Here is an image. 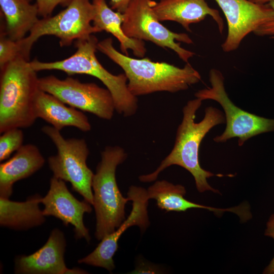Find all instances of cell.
<instances>
[{"label": "cell", "mask_w": 274, "mask_h": 274, "mask_svg": "<svg viewBox=\"0 0 274 274\" xmlns=\"http://www.w3.org/2000/svg\"><path fill=\"white\" fill-rule=\"evenodd\" d=\"M202 100L196 98L189 100L183 108V119L178 127L174 146L170 153L161 161L153 173L143 175L139 180L144 183L155 181L159 174L167 167L180 166L193 176L196 188L199 192L211 191L219 193L212 188L207 179L215 175L203 169L199 164V149L200 143L206 135L214 126L225 123L224 114L219 109L208 107L204 110V116L199 122H195L196 111Z\"/></svg>", "instance_id": "cell-1"}, {"label": "cell", "mask_w": 274, "mask_h": 274, "mask_svg": "<svg viewBox=\"0 0 274 274\" xmlns=\"http://www.w3.org/2000/svg\"><path fill=\"white\" fill-rule=\"evenodd\" d=\"M97 48L124 71L128 89L136 97L160 91L185 90L201 79L189 62L179 67L164 62L152 61L148 58L136 59L126 55L114 48L111 38L98 42Z\"/></svg>", "instance_id": "cell-2"}, {"label": "cell", "mask_w": 274, "mask_h": 274, "mask_svg": "<svg viewBox=\"0 0 274 274\" xmlns=\"http://www.w3.org/2000/svg\"><path fill=\"white\" fill-rule=\"evenodd\" d=\"M30 61L19 56L0 68V133L27 128L37 119L34 101L40 90Z\"/></svg>", "instance_id": "cell-3"}, {"label": "cell", "mask_w": 274, "mask_h": 274, "mask_svg": "<svg viewBox=\"0 0 274 274\" xmlns=\"http://www.w3.org/2000/svg\"><path fill=\"white\" fill-rule=\"evenodd\" d=\"M98 42L96 37L92 35L88 39L76 41V51L66 58L51 62L35 59L29 63L37 72L54 70L68 75L85 74L97 78L111 92L117 113L124 117L131 116L138 109L137 97L129 91L127 78L124 73L113 75L99 62L95 54Z\"/></svg>", "instance_id": "cell-4"}, {"label": "cell", "mask_w": 274, "mask_h": 274, "mask_svg": "<svg viewBox=\"0 0 274 274\" xmlns=\"http://www.w3.org/2000/svg\"><path fill=\"white\" fill-rule=\"evenodd\" d=\"M101 156L92 184L96 217L95 236L100 241L125 219V205L130 201L128 197L121 194L116 179L117 167L127 158L124 150L118 146H108Z\"/></svg>", "instance_id": "cell-5"}, {"label": "cell", "mask_w": 274, "mask_h": 274, "mask_svg": "<svg viewBox=\"0 0 274 274\" xmlns=\"http://www.w3.org/2000/svg\"><path fill=\"white\" fill-rule=\"evenodd\" d=\"M94 14V7L89 0H72L55 15L39 19L28 35L18 41L22 56L30 61L32 46L44 36H54L59 39L61 47H67L75 41L101 32L91 24Z\"/></svg>", "instance_id": "cell-6"}, {"label": "cell", "mask_w": 274, "mask_h": 274, "mask_svg": "<svg viewBox=\"0 0 274 274\" xmlns=\"http://www.w3.org/2000/svg\"><path fill=\"white\" fill-rule=\"evenodd\" d=\"M42 130L54 143L57 154L48 159L53 176L69 182L73 189L93 204L92 180L94 174L86 160L89 150L84 139H65L60 130L52 126H45Z\"/></svg>", "instance_id": "cell-7"}, {"label": "cell", "mask_w": 274, "mask_h": 274, "mask_svg": "<svg viewBox=\"0 0 274 274\" xmlns=\"http://www.w3.org/2000/svg\"><path fill=\"white\" fill-rule=\"evenodd\" d=\"M209 81L211 86L197 91L195 96L202 101H216L224 110L226 127L222 134L213 139L214 142L224 143L237 138L238 145L242 146L254 136L274 131V119L266 118L245 111L232 102L225 90L224 77L219 70H210Z\"/></svg>", "instance_id": "cell-8"}, {"label": "cell", "mask_w": 274, "mask_h": 274, "mask_svg": "<svg viewBox=\"0 0 274 274\" xmlns=\"http://www.w3.org/2000/svg\"><path fill=\"white\" fill-rule=\"evenodd\" d=\"M153 0H132L123 13L122 29L129 38L149 41L155 45L173 50L186 63L195 53L182 48L180 43L193 44L190 37L185 33L172 31L157 19L153 7Z\"/></svg>", "instance_id": "cell-9"}, {"label": "cell", "mask_w": 274, "mask_h": 274, "mask_svg": "<svg viewBox=\"0 0 274 274\" xmlns=\"http://www.w3.org/2000/svg\"><path fill=\"white\" fill-rule=\"evenodd\" d=\"M40 90L56 97L69 106L110 120L115 106L107 88L94 83H83L71 77L60 79L50 75L39 78Z\"/></svg>", "instance_id": "cell-10"}, {"label": "cell", "mask_w": 274, "mask_h": 274, "mask_svg": "<svg viewBox=\"0 0 274 274\" xmlns=\"http://www.w3.org/2000/svg\"><path fill=\"white\" fill-rule=\"evenodd\" d=\"M227 21V35L221 45L223 51L236 50L242 41L264 23L274 20V11L268 4L249 0H214Z\"/></svg>", "instance_id": "cell-11"}, {"label": "cell", "mask_w": 274, "mask_h": 274, "mask_svg": "<svg viewBox=\"0 0 274 274\" xmlns=\"http://www.w3.org/2000/svg\"><path fill=\"white\" fill-rule=\"evenodd\" d=\"M127 197L132 201V208L127 219L114 231L105 236L91 253L79 259V263L102 267L112 272L115 268L113 256L118 248V240L123 232L134 225L139 226L142 231L149 226L147 207L149 199L147 190L131 186L128 191Z\"/></svg>", "instance_id": "cell-12"}, {"label": "cell", "mask_w": 274, "mask_h": 274, "mask_svg": "<svg viewBox=\"0 0 274 274\" xmlns=\"http://www.w3.org/2000/svg\"><path fill=\"white\" fill-rule=\"evenodd\" d=\"M44 205L45 216H53L60 219L64 225L74 226L76 239L84 238L90 241L89 230L83 222L84 215L92 211L91 204L84 199L79 201L67 189L65 181L54 176L50 181V188L47 194L41 198Z\"/></svg>", "instance_id": "cell-13"}, {"label": "cell", "mask_w": 274, "mask_h": 274, "mask_svg": "<svg viewBox=\"0 0 274 274\" xmlns=\"http://www.w3.org/2000/svg\"><path fill=\"white\" fill-rule=\"evenodd\" d=\"M66 241L62 231L55 228L45 245L29 255L17 256L15 272L23 274L87 273L80 268H68L64 262Z\"/></svg>", "instance_id": "cell-14"}, {"label": "cell", "mask_w": 274, "mask_h": 274, "mask_svg": "<svg viewBox=\"0 0 274 274\" xmlns=\"http://www.w3.org/2000/svg\"><path fill=\"white\" fill-rule=\"evenodd\" d=\"M153 9L159 21L178 22L188 31H191V24L199 23L208 16L216 23L221 34L224 30L219 12L210 7L206 0H160Z\"/></svg>", "instance_id": "cell-15"}, {"label": "cell", "mask_w": 274, "mask_h": 274, "mask_svg": "<svg viewBox=\"0 0 274 274\" xmlns=\"http://www.w3.org/2000/svg\"><path fill=\"white\" fill-rule=\"evenodd\" d=\"M149 199L156 201L160 209L167 212H185L190 209H204L213 212L218 216L224 212H230L237 215L241 221L247 220L251 215L247 203L227 209H218L197 204L184 198L186 191L181 185H174L166 180L157 181L147 190Z\"/></svg>", "instance_id": "cell-16"}, {"label": "cell", "mask_w": 274, "mask_h": 274, "mask_svg": "<svg viewBox=\"0 0 274 274\" xmlns=\"http://www.w3.org/2000/svg\"><path fill=\"white\" fill-rule=\"evenodd\" d=\"M36 118H41L60 131L66 126L86 132L91 130L87 117L81 111L65 104L54 95L39 90L33 106Z\"/></svg>", "instance_id": "cell-17"}, {"label": "cell", "mask_w": 274, "mask_h": 274, "mask_svg": "<svg viewBox=\"0 0 274 274\" xmlns=\"http://www.w3.org/2000/svg\"><path fill=\"white\" fill-rule=\"evenodd\" d=\"M45 162L36 145H22L12 157L0 164V196L9 198L14 184L39 170Z\"/></svg>", "instance_id": "cell-18"}, {"label": "cell", "mask_w": 274, "mask_h": 274, "mask_svg": "<svg viewBox=\"0 0 274 274\" xmlns=\"http://www.w3.org/2000/svg\"><path fill=\"white\" fill-rule=\"evenodd\" d=\"M0 8L4 20L1 30L13 41L26 37L39 19L37 4L27 0H0Z\"/></svg>", "instance_id": "cell-19"}, {"label": "cell", "mask_w": 274, "mask_h": 274, "mask_svg": "<svg viewBox=\"0 0 274 274\" xmlns=\"http://www.w3.org/2000/svg\"><path fill=\"white\" fill-rule=\"evenodd\" d=\"M42 197L30 196L26 201L17 202L0 197V224L15 230H27L42 224L45 216L39 208Z\"/></svg>", "instance_id": "cell-20"}, {"label": "cell", "mask_w": 274, "mask_h": 274, "mask_svg": "<svg viewBox=\"0 0 274 274\" xmlns=\"http://www.w3.org/2000/svg\"><path fill=\"white\" fill-rule=\"evenodd\" d=\"M95 14L92 25L100 30L111 33L119 42L121 53L128 55V50L132 51L138 57L142 58L147 50L143 41L128 37L122 29L123 13L114 11L109 7L105 0H92Z\"/></svg>", "instance_id": "cell-21"}, {"label": "cell", "mask_w": 274, "mask_h": 274, "mask_svg": "<svg viewBox=\"0 0 274 274\" xmlns=\"http://www.w3.org/2000/svg\"><path fill=\"white\" fill-rule=\"evenodd\" d=\"M0 136V161L8 159L23 145L24 134L19 128H14L3 132Z\"/></svg>", "instance_id": "cell-22"}, {"label": "cell", "mask_w": 274, "mask_h": 274, "mask_svg": "<svg viewBox=\"0 0 274 274\" xmlns=\"http://www.w3.org/2000/svg\"><path fill=\"white\" fill-rule=\"evenodd\" d=\"M19 56L23 57L18 42L9 39L4 32L1 30L0 68Z\"/></svg>", "instance_id": "cell-23"}, {"label": "cell", "mask_w": 274, "mask_h": 274, "mask_svg": "<svg viewBox=\"0 0 274 274\" xmlns=\"http://www.w3.org/2000/svg\"><path fill=\"white\" fill-rule=\"evenodd\" d=\"M72 0H37L39 16H49L58 5L67 6Z\"/></svg>", "instance_id": "cell-24"}, {"label": "cell", "mask_w": 274, "mask_h": 274, "mask_svg": "<svg viewBox=\"0 0 274 274\" xmlns=\"http://www.w3.org/2000/svg\"><path fill=\"white\" fill-rule=\"evenodd\" d=\"M268 4L274 11V1ZM253 33L258 36H269L274 38V20L261 25Z\"/></svg>", "instance_id": "cell-25"}, {"label": "cell", "mask_w": 274, "mask_h": 274, "mask_svg": "<svg viewBox=\"0 0 274 274\" xmlns=\"http://www.w3.org/2000/svg\"><path fill=\"white\" fill-rule=\"evenodd\" d=\"M265 235L270 236L274 239V214L271 215L267 223ZM263 273L274 274V257L269 265L265 268Z\"/></svg>", "instance_id": "cell-26"}, {"label": "cell", "mask_w": 274, "mask_h": 274, "mask_svg": "<svg viewBox=\"0 0 274 274\" xmlns=\"http://www.w3.org/2000/svg\"><path fill=\"white\" fill-rule=\"evenodd\" d=\"M160 270L159 268L151 264L147 263L145 262L140 260L137 265L132 271V273H159Z\"/></svg>", "instance_id": "cell-27"}, {"label": "cell", "mask_w": 274, "mask_h": 274, "mask_svg": "<svg viewBox=\"0 0 274 274\" xmlns=\"http://www.w3.org/2000/svg\"><path fill=\"white\" fill-rule=\"evenodd\" d=\"M132 0H110L111 8L123 13Z\"/></svg>", "instance_id": "cell-28"}, {"label": "cell", "mask_w": 274, "mask_h": 274, "mask_svg": "<svg viewBox=\"0 0 274 274\" xmlns=\"http://www.w3.org/2000/svg\"><path fill=\"white\" fill-rule=\"evenodd\" d=\"M252 2L259 4H268L274 0H249Z\"/></svg>", "instance_id": "cell-29"}, {"label": "cell", "mask_w": 274, "mask_h": 274, "mask_svg": "<svg viewBox=\"0 0 274 274\" xmlns=\"http://www.w3.org/2000/svg\"><path fill=\"white\" fill-rule=\"evenodd\" d=\"M27 1L30 2L32 0H27Z\"/></svg>", "instance_id": "cell-30"}]
</instances>
